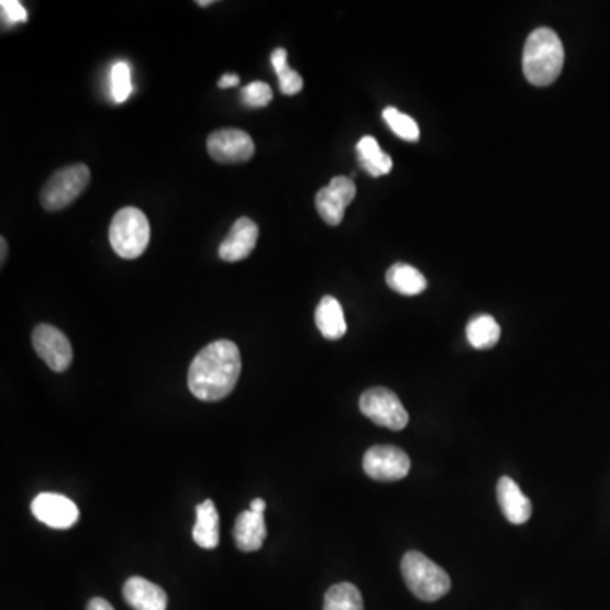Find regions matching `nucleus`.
Returning a JSON list of instances; mask_svg holds the SVG:
<instances>
[{
    "label": "nucleus",
    "mask_w": 610,
    "mask_h": 610,
    "mask_svg": "<svg viewBox=\"0 0 610 610\" xmlns=\"http://www.w3.org/2000/svg\"><path fill=\"white\" fill-rule=\"evenodd\" d=\"M315 325H318V330L321 331L325 340H341L346 334L348 324H346L343 308H341L340 300L336 297H322L318 309H315Z\"/></svg>",
    "instance_id": "obj_16"
},
{
    "label": "nucleus",
    "mask_w": 610,
    "mask_h": 610,
    "mask_svg": "<svg viewBox=\"0 0 610 610\" xmlns=\"http://www.w3.org/2000/svg\"><path fill=\"white\" fill-rule=\"evenodd\" d=\"M34 352L56 374L68 370L74 362V350L70 341L55 325L40 324L34 328L33 336Z\"/></svg>",
    "instance_id": "obj_8"
},
{
    "label": "nucleus",
    "mask_w": 610,
    "mask_h": 610,
    "mask_svg": "<svg viewBox=\"0 0 610 610\" xmlns=\"http://www.w3.org/2000/svg\"><path fill=\"white\" fill-rule=\"evenodd\" d=\"M466 337L475 350L493 348L500 340L499 322L492 315H477L466 325Z\"/></svg>",
    "instance_id": "obj_20"
},
{
    "label": "nucleus",
    "mask_w": 610,
    "mask_h": 610,
    "mask_svg": "<svg viewBox=\"0 0 610 610\" xmlns=\"http://www.w3.org/2000/svg\"><path fill=\"white\" fill-rule=\"evenodd\" d=\"M363 415L381 425L385 430L400 431L409 424V414L397 393L385 387H374L359 397Z\"/></svg>",
    "instance_id": "obj_6"
},
{
    "label": "nucleus",
    "mask_w": 610,
    "mask_h": 610,
    "mask_svg": "<svg viewBox=\"0 0 610 610\" xmlns=\"http://www.w3.org/2000/svg\"><path fill=\"white\" fill-rule=\"evenodd\" d=\"M122 596L134 610H167L165 590L143 577H131L122 588Z\"/></svg>",
    "instance_id": "obj_14"
},
{
    "label": "nucleus",
    "mask_w": 610,
    "mask_h": 610,
    "mask_svg": "<svg viewBox=\"0 0 610 610\" xmlns=\"http://www.w3.org/2000/svg\"><path fill=\"white\" fill-rule=\"evenodd\" d=\"M363 470L377 481H399L411 472V458L400 447L381 444L365 453Z\"/></svg>",
    "instance_id": "obj_7"
},
{
    "label": "nucleus",
    "mask_w": 610,
    "mask_h": 610,
    "mask_svg": "<svg viewBox=\"0 0 610 610\" xmlns=\"http://www.w3.org/2000/svg\"><path fill=\"white\" fill-rule=\"evenodd\" d=\"M234 544L244 553L258 552L267 537V525L263 514L253 511H244L237 515L234 524Z\"/></svg>",
    "instance_id": "obj_15"
},
{
    "label": "nucleus",
    "mask_w": 610,
    "mask_h": 610,
    "mask_svg": "<svg viewBox=\"0 0 610 610\" xmlns=\"http://www.w3.org/2000/svg\"><path fill=\"white\" fill-rule=\"evenodd\" d=\"M265 509H267V502L263 499H255L249 506V511L258 512V514H265Z\"/></svg>",
    "instance_id": "obj_29"
},
{
    "label": "nucleus",
    "mask_w": 610,
    "mask_h": 610,
    "mask_svg": "<svg viewBox=\"0 0 610 610\" xmlns=\"http://www.w3.org/2000/svg\"><path fill=\"white\" fill-rule=\"evenodd\" d=\"M208 152L218 163H243L255 155V143L244 131L219 130L208 137Z\"/></svg>",
    "instance_id": "obj_10"
},
{
    "label": "nucleus",
    "mask_w": 610,
    "mask_h": 610,
    "mask_svg": "<svg viewBox=\"0 0 610 610\" xmlns=\"http://www.w3.org/2000/svg\"><path fill=\"white\" fill-rule=\"evenodd\" d=\"M400 572L412 596L424 602H436L452 588L450 575L421 552L406 553Z\"/></svg>",
    "instance_id": "obj_3"
},
{
    "label": "nucleus",
    "mask_w": 610,
    "mask_h": 610,
    "mask_svg": "<svg viewBox=\"0 0 610 610\" xmlns=\"http://www.w3.org/2000/svg\"><path fill=\"white\" fill-rule=\"evenodd\" d=\"M356 197L355 181L348 177H334L330 186L319 190L315 196V209L330 226H340L344 211Z\"/></svg>",
    "instance_id": "obj_9"
},
{
    "label": "nucleus",
    "mask_w": 610,
    "mask_h": 610,
    "mask_svg": "<svg viewBox=\"0 0 610 610\" xmlns=\"http://www.w3.org/2000/svg\"><path fill=\"white\" fill-rule=\"evenodd\" d=\"M112 99L115 104L126 102L127 97L133 92V81H131V67L126 62H119L112 67L111 71Z\"/></svg>",
    "instance_id": "obj_24"
},
{
    "label": "nucleus",
    "mask_w": 610,
    "mask_h": 610,
    "mask_svg": "<svg viewBox=\"0 0 610 610\" xmlns=\"http://www.w3.org/2000/svg\"><path fill=\"white\" fill-rule=\"evenodd\" d=\"M0 249H2V252H0V263L4 265L5 256H8V241H5V237L0 240Z\"/></svg>",
    "instance_id": "obj_30"
},
{
    "label": "nucleus",
    "mask_w": 610,
    "mask_h": 610,
    "mask_svg": "<svg viewBox=\"0 0 610 610\" xmlns=\"http://www.w3.org/2000/svg\"><path fill=\"white\" fill-rule=\"evenodd\" d=\"M565 64L562 40L550 27H537L529 34L522 53V70L529 84L536 87L552 86Z\"/></svg>",
    "instance_id": "obj_2"
},
{
    "label": "nucleus",
    "mask_w": 610,
    "mask_h": 610,
    "mask_svg": "<svg viewBox=\"0 0 610 610\" xmlns=\"http://www.w3.org/2000/svg\"><path fill=\"white\" fill-rule=\"evenodd\" d=\"M149 221L145 212L124 208L115 212L109 228V241L115 255L124 259L140 258L149 244Z\"/></svg>",
    "instance_id": "obj_4"
},
{
    "label": "nucleus",
    "mask_w": 610,
    "mask_h": 610,
    "mask_svg": "<svg viewBox=\"0 0 610 610\" xmlns=\"http://www.w3.org/2000/svg\"><path fill=\"white\" fill-rule=\"evenodd\" d=\"M241 97H243L244 104L249 108H265L274 99V92L265 81H252L249 86L244 87Z\"/></svg>",
    "instance_id": "obj_25"
},
{
    "label": "nucleus",
    "mask_w": 610,
    "mask_h": 610,
    "mask_svg": "<svg viewBox=\"0 0 610 610\" xmlns=\"http://www.w3.org/2000/svg\"><path fill=\"white\" fill-rule=\"evenodd\" d=\"M356 152H358V162L363 170L368 171L371 177H384L392 170V158L380 148L375 137H362L356 145Z\"/></svg>",
    "instance_id": "obj_18"
},
{
    "label": "nucleus",
    "mask_w": 610,
    "mask_h": 610,
    "mask_svg": "<svg viewBox=\"0 0 610 610\" xmlns=\"http://www.w3.org/2000/svg\"><path fill=\"white\" fill-rule=\"evenodd\" d=\"M259 230L256 222L249 218H241L234 222L226 240L219 246V256L228 263L241 262L248 258L255 249Z\"/></svg>",
    "instance_id": "obj_12"
},
{
    "label": "nucleus",
    "mask_w": 610,
    "mask_h": 610,
    "mask_svg": "<svg viewBox=\"0 0 610 610\" xmlns=\"http://www.w3.org/2000/svg\"><path fill=\"white\" fill-rule=\"evenodd\" d=\"M241 353L233 341L208 344L190 363L189 389L202 402H218L233 392L240 380Z\"/></svg>",
    "instance_id": "obj_1"
},
{
    "label": "nucleus",
    "mask_w": 610,
    "mask_h": 610,
    "mask_svg": "<svg viewBox=\"0 0 610 610\" xmlns=\"http://www.w3.org/2000/svg\"><path fill=\"white\" fill-rule=\"evenodd\" d=\"M324 610H363L362 592L348 581L333 585L325 592Z\"/></svg>",
    "instance_id": "obj_21"
},
{
    "label": "nucleus",
    "mask_w": 610,
    "mask_h": 610,
    "mask_svg": "<svg viewBox=\"0 0 610 610\" xmlns=\"http://www.w3.org/2000/svg\"><path fill=\"white\" fill-rule=\"evenodd\" d=\"M34 518L53 529H70L78 521V507L59 493H40L31 503Z\"/></svg>",
    "instance_id": "obj_11"
},
{
    "label": "nucleus",
    "mask_w": 610,
    "mask_h": 610,
    "mask_svg": "<svg viewBox=\"0 0 610 610\" xmlns=\"http://www.w3.org/2000/svg\"><path fill=\"white\" fill-rule=\"evenodd\" d=\"M384 119L385 122L389 124L390 130H392L397 136L402 137V140L415 143V141L419 140V136H421V133H419L418 122H415L411 115L397 111L396 108L384 109Z\"/></svg>",
    "instance_id": "obj_23"
},
{
    "label": "nucleus",
    "mask_w": 610,
    "mask_h": 610,
    "mask_svg": "<svg viewBox=\"0 0 610 610\" xmlns=\"http://www.w3.org/2000/svg\"><path fill=\"white\" fill-rule=\"evenodd\" d=\"M87 610H114V607H112L108 600L96 597V599L90 600Z\"/></svg>",
    "instance_id": "obj_28"
},
{
    "label": "nucleus",
    "mask_w": 610,
    "mask_h": 610,
    "mask_svg": "<svg viewBox=\"0 0 610 610\" xmlns=\"http://www.w3.org/2000/svg\"><path fill=\"white\" fill-rule=\"evenodd\" d=\"M385 280H387L390 289L402 293V296H419L428 287L424 275L418 268L406 265V263L392 265L385 275Z\"/></svg>",
    "instance_id": "obj_19"
},
{
    "label": "nucleus",
    "mask_w": 610,
    "mask_h": 610,
    "mask_svg": "<svg viewBox=\"0 0 610 610\" xmlns=\"http://www.w3.org/2000/svg\"><path fill=\"white\" fill-rule=\"evenodd\" d=\"M271 65H274V70L277 71L281 93H285V96H296V93L302 90V77L289 67L287 52L284 48H277L271 53Z\"/></svg>",
    "instance_id": "obj_22"
},
{
    "label": "nucleus",
    "mask_w": 610,
    "mask_h": 610,
    "mask_svg": "<svg viewBox=\"0 0 610 610\" xmlns=\"http://www.w3.org/2000/svg\"><path fill=\"white\" fill-rule=\"evenodd\" d=\"M2 8V19L8 26H14L18 23H26L27 12L18 0H2L0 2Z\"/></svg>",
    "instance_id": "obj_26"
},
{
    "label": "nucleus",
    "mask_w": 610,
    "mask_h": 610,
    "mask_svg": "<svg viewBox=\"0 0 610 610\" xmlns=\"http://www.w3.org/2000/svg\"><path fill=\"white\" fill-rule=\"evenodd\" d=\"M197 4H199L200 8H209V5L214 4V2H212V0H202V2H197Z\"/></svg>",
    "instance_id": "obj_31"
},
{
    "label": "nucleus",
    "mask_w": 610,
    "mask_h": 610,
    "mask_svg": "<svg viewBox=\"0 0 610 610\" xmlns=\"http://www.w3.org/2000/svg\"><path fill=\"white\" fill-rule=\"evenodd\" d=\"M90 170L84 163L56 171L41 190V203L46 211L55 212L68 208L89 187Z\"/></svg>",
    "instance_id": "obj_5"
},
{
    "label": "nucleus",
    "mask_w": 610,
    "mask_h": 610,
    "mask_svg": "<svg viewBox=\"0 0 610 610\" xmlns=\"http://www.w3.org/2000/svg\"><path fill=\"white\" fill-rule=\"evenodd\" d=\"M497 500L503 515L511 524H525L533 515V503L522 493L521 488L511 477L500 478L497 484Z\"/></svg>",
    "instance_id": "obj_13"
},
{
    "label": "nucleus",
    "mask_w": 610,
    "mask_h": 610,
    "mask_svg": "<svg viewBox=\"0 0 610 610\" xmlns=\"http://www.w3.org/2000/svg\"><path fill=\"white\" fill-rule=\"evenodd\" d=\"M197 522L193 525L192 537L197 546L203 550H214L218 547L219 540V514L215 503L212 500L197 506Z\"/></svg>",
    "instance_id": "obj_17"
},
{
    "label": "nucleus",
    "mask_w": 610,
    "mask_h": 610,
    "mask_svg": "<svg viewBox=\"0 0 610 610\" xmlns=\"http://www.w3.org/2000/svg\"><path fill=\"white\" fill-rule=\"evenodd\" d=\"M240 86V77L234 74L222 75L221 80L218 81L219 89H230V87Z\"/></svg>",
    "instance_id": "obj_27"
}]
</instances>
